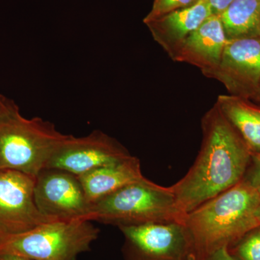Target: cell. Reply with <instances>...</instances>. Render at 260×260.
I'll return each instance as SVG.
<instances>
[{
    "label": "cell",
    "mask_w": 260,
    "mask_h": 260,
    "mask_svg": "<svg viewBox=\"0 0 260 260\" xmlns=\"http://www.w3.org/2000/svg\"><path fill=\"white\" fill-rule=\"evenodd\" d=\"M203 142L185 176L171 186L183 216L244 179L252 158L237 129L216 104L202 119Z\"/></svg>",
    "instance_id": "6da1fadb"
},
{
    "label": "cell",
    "mask_w": 260,
    "mask_h": 260,
    "mask_svg": "<svg viewBox=\"0 0 260 260\" xmlns=\"http://www.w3.org/2000/svg\"><path fill=\"white\" fill-rule=\"evenodd\" d=\"M259 190L243 179L221 194L186 214L184 226L191 242L190 260H205L229 248L260 226Z\"/></svg>",
    "instance_id": "7a4b0ae2"
},
{
    "label": "cell",
    "mask_w": 260,
    "mask_h": 260,
    "mask_svg": "<svg viewBox=\"0 0 260 260\" xmlns=\"http://www.w3.org/2000/svg\"><path fill=\"white\" fill-rule=\"evenodd\" d=\"M170 186L146 178L131 183L90 206L84 220L117 226L153 223H183Z\"/></svg>",
    "instance_id": "3957f363"
},
{
    "label": "cell",
    "mask_w": 260,
    "mask_h": 260,
    "mask_svg": "<svg viewBox=\"0 0 260 260\" xmlns=\"http://www.w3.org/2000/svg\"><path fill=\"white\" fill-rule=\"evenodd\" d=\"M68 135L41 118L23 117L15 105L0 116V170L37 177Z\"/></svg>",
    "instance_id": "277c9868"
},
{
    "label": "cell",
    "mask_w": 260,
    "mask_h": 260,
    "mask_svg": "<svg viewBox=\"0 0 260 260\" xmlns=\"http://www.w3.org/2000/svg\"><path fill=\"white\" fill-rule=\"evenodd\" d=\"M99 234V229L88 220H54L8 236L0 243V253L34 260H77L90 250Z\"/></svg>",
    "instance_id": "5b68a950"
},
{
    "label": "cell",
    "mask_w": 260,
    "mask_h": 260,
    "mask_svg": "<svg viewBox=\"0 0 260 260\" xmlns=\"http://www.w3.org/2000/svg\"><path fill=\"white\" fill-rule=\"evenodd\" d=\"M124 260H190L191 242L184 224L153 223L119 227Z\"/></svg>",
    "instance_id": "8992f818"
},
{
    "label": "cell",
    "mask_w": 260,
    "mask_h": 260,
    "mask_svg": "<svg viewBox=\"0 0 260 260\" xmlns=\"http://www.w3.org/2000/svg\"><path fill=\"white\" fill-rule=\"evenodd\" d=\"M130 156L128 150L117 140L100 130H95L81 138L68 135L46 169H59L79 177Z\"/></svg>",
    "instance_id": "52a82bcc"
},
{
    "label": "cell",
    "mask_w": 260,
    "mask_h": 260,
    "mask_svg": "<svg viewBox=\"0 0 260 260\" xmlns=\"http://www.w3.org/2000/svg\"><path fill=\"white\" fill-rule=\"evenodd\" d=\"M36 177L18 171L0 170V230L7 236L28 232L54 221L43 215L34 200Z\"/></svg>",
    "instance_id": "ba28073f"
},
{
    "label": "cell",
    "mask_w": 260,
    "mask_h": 260,
    "mask_svg": "<svg viewBox=\"0 0 260 260\" xmlns=\"http://www.w3.org/2000/svg\"><path fill=\"white\" fill-rule=\"evenodd\" d=\"M34 200L43 215L55 220H84L91 206L78 177L59 169H46L38 174Z\"/></svg>",
    "instance_id": "9c48e42d"
},
{
    "label": "cell",
    "mask_w": 260,
    "mask_h": 260,
    "mask_svg": "<svg viewBox=\"0 0 260 260\" xmlns=\"http://www.w3.org/2000/svg\"><path fill=\"white\" fill-rule=\"evenodd\" d=\"M210 78L223 83L231 95L255 99L260 87V38L228 40Z\"/></svg>",
    "instance_id": "30bf717a"
},
{
    "label": "cell",
    "mask_w": 260,
    "mask_h": 260,
    "mask_svg": "<svg viewBox=\"0 0 260 260\" xmlns=\"http://www.w3.org/2000/svg\"><path fill=\"white\" fill-rule=\"evenodd\" d=\"M227 42L220 18L213 15L184 39L171 58L194 65L210 78L220 64Z\"/></svg>",
    "instance_id": "8fae6325"
},
{
    "label": "cell",
    "mask_w": 260,
    "mask_h": 260,
    "mask_svg": "<svg viewBox=\"0 0 260 260\" xmlns=\"http://www.w3.org/2000/svg\"><path fill=\"white\" fill-rule=\"evenodd\" d=\"M213 15L207 0L147 23L154 40L172 57L184 39Z\"/></svg>",
    "instance_id": "7c38bea8"
},
{
    "label": "cell",
    "mask_w": 260,
    "mask_h": 260,
    "mask_svg": "<svg viewBox=\"0 0 260 260\" xmlns=\"http://www.w3.org/2000/svg\"><path fill=\"white\" fill-rule=\"evenodd\" d=\"M78 177L90 205L144 178L139 159L133 155Z\"/></svg>",
    "instance_id": "4fadbf2b"
},
{
    "label": "cell",
    "mask_w": 260,
    "mask_h": 260,
    "mask_svg": "<svg viewBox=\"0 0 260 260\" xmlns=\"http://www.w3.org/2000/svg\"><path fill=\"white\" fill-rule=\"evenodd\" d=\"M252 154L260 153V106L237 95H220L215 103Z\"/></svg>",
    "instance_id": "5bb4252c"
},
{
    "label": "cell",
    "mask_w": 260,
    "mask_h": 260,
    "mask_svg": "<svg viewBox=\"0 0 260 260\" xmlns=\"http://www.w3.org/2000/svg\"><path fill=\"white\" fill-rule=\"evenodd\" d=\"M219 18L227 40L260 38V0H234Z\"/></svg>",
    "instance_id": "9a60e30c"
},
{
    "label": "cell",
    "mask_w": 260,
    "mask_h": 260,
    "mask_svg": "<svg viewBox=\"0 0 260 260\" xmlns=\"http://www.w3.org/2000/svg\"><path fill=\"white\" fill-rule=\"evenodd\" d=\"M229 250L238 260H260V226L246 234Z\"/></svg>",
    "instance_id": "2e32d148"
},
{
    "label": "cell",
    "mask_w": 260,
    "mask_h": 260,
    "mask_svg": "<svg viewBox=\"0 0 260 260\" xmlns=\"http://www.w3.org/2000/svg\"><path fill=\"white\" fill-rule=\"evenodd\" d=\"M199 0H154L150 13L143 20L147 24L176 10L188 8Z\"/></svg>",
    "instance_id": "e0dca14e"
},
{
    "label": "cell",
    "mask_w": 260,
    "mask_h": 260,
    "mask_svg": "<svg viewBox=\"0 0 260 260\" xmlns=\"http://www.w3.org/2000/svg\"><path fill=\"white\" fill-rule=\"evenodd\" d=\"M252 165L247 177L244 180L254 188L260 189V153L252 154Z\"/></svg>",
    "instance_id": "ac0fdd59"
},
{
    "label": "cell",
    "mask_w": 260,
    "mask_h": 260,
    "mask_svg": "<svg viewBox=\"0 0 260 260\" xmlns=\"http://www.w3.org/2000/svg\"><path fill=\"white\" fill-rule=\"evenodd\" d=\"M233 1L234 0H207L211 8L213 15L218 16L232 4Z\"/></svg>",
    "instance_id": "d6986e66"
},
{
    "label": "cell",
    "mask_w": 260,
    "mask_h": 260,
    "mask_svg": "<svg viewBox=\"0 0 260 260\" xmlns=\"http://www.w3.org/2000/svg\"><path fill=\"white\" fill-rule=\"evenodd\" d=\"M205 260H238L235 256L232 255L228 248H222L215 251L211 255Z\"/></svg>",
    "instance_id": "ffe728a7"
},
{
    "label": "cell",
    "mask_w": 260,
    "mask_h": 260,
    "mask_svg": "<svg viewBox=\"0 0 260 260\" xmlns=\"http://www.w3.org/2000/svg\"><path fill=\"white\" fill-rule=\"evenodd\" d=\"M15 104L14 102L0 94V116L9 112Z\"/></svg>",
    "instance_id": "44dd1931"
},
{
    "label": "cell",
    "mask_w": 260,
    "mask_h": 260,
    "mask_svg": "<svg viewBox=\"0 0 260 260\" xmlns=\"http://www.w3.org/2000/svg\"><path fill=\"white\" fill-rule=\"evenodd\" d=\"M0 260H34L30 258L25 257L15 254H5V253H0Z\"/></svg>",
    "instance_id": "7402d4cb"
},
{
    "label": "cell",
    "mask_w": 260,
    "mask_h": 260,
    "mask_svg": "<svg viewBox=\"0 0 260 260\" xmlns=\"http://www.w3.org/2000/svg\"><path fill=\"white\" fill-rule=\"evenodd\" d=\"M8 237V236L6 235V234H4L3 232H2L1 230H0V243L3 242V240Z\"/></svg>",
    "instance_id": "603a6c76"
},
{
    "label": "cell",
    "mask_w": 260,
    "mask_h": 260,
    "mask_svg": "<svg viewBox=\"0 0 260 260\" xmlns=\"http://www.w3.org/2000/svg\"><path fill=\"white\" fill-rule=\"evenodd\" d=\"M254 100L257 101L258 102L260 103V87L259 89V91H258L257 95H256V96L255 99H254Z\"/></svg>",
    "instance_id": "cb8c5ba5"
},
{
    "label": "cell",
    "mask_w": 260,
    "mask_h": 260,
    "mask_svg": "<svg viewBox=\"0 0 260 260\" xmlns=\"http://www.w3.org/2000/svg\"><path fill=\"white\" fill-rule=\"evenodd\" d=\"M259 196H260V189H259ZM257 217L258 218H259V220L260 221V203L259 205V208H258L257 210Z\"/></svg>",
    "instance_id": "d4e9b609"
}]
</instances>
